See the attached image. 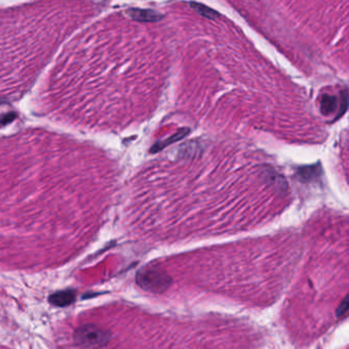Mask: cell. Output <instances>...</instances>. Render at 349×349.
<instances>
[{
  "instance_id": "cell-1",
  "label": "cell",
  "mask_w": 349,
  "mask_h": 349,
  "mask_svg": "<svg viewBox=\"0 0 349 349\" xmlns=\"http://www.w3.org/2000/svg\"><path fill=\"white\" fill-rule=\"evenodd\" d=\"M75 343L83 348L99 349L105 347L111 340L110 332L93 324L77 328L73 335Z\"/></svg>"
},
{
  "instance_id": "cell-2",
  "label": "cell",
  "mask_w": 349,
  "mask_h": 349,
  "mask_svg": "<svg viewBox=\"0 0 349 349\" xmlns=\"http://www.w3.org/2000/svg\"><path fill=\"white\" fill-rule=\"evenodd\" d=\"M136 283L140 288L150 292H163L171 284L170 277L156 266L142 268L136 275Z\"/></svg>"
},
{
  "instance_id": "cell-3",
  "label": "cell",
  "mask_w": 349,
  "mask_h": 349,
  "mask_svg": "<svg viewBox=\"0 0 349 349\" xmlns=\"http://www.w3.org/2000/svg\"><path fill=\"white\" fill-rule=\"evenodd\" d=\"M129 17L137 22H159L164 17L163 14L155 9H141V8H130L128 11Z\"/></svg>"
},
{
  "instance_id": "cell-4",
  "label": "cell",
  "mask_w": 349,
  "mask_h": 349,
  "mask_svg": "<svg viewBox=\"0 0 349 349\" xmlns=\"http://www.w3.org/2000/svg\"><path fill=\"white\" fill-rule=\"evenodd\" d=\"M76 300V292L74 290H62L52 294L49 297L50 303L58 307H67L73 304Z\"/></svg>"
},
{
  "instance_id": "cell-5",
  "label": "cell",
  "mask_w": 349,
  "mask_h": 349,
  "mask_svg": "<svg viewBox=\"0 0 349 349\" xmlns=\"http://www.w3.org/2000/svg\"><path fill=\"white\" fill-rule=\"evenodd\" d=\"M263 174H264V179L268 184L276 187L280 193L287 192L288 189L287 182H286L285 178H283L280 174L275 172L273 169H269L268 167L265 169Z\"/></svg>"
},
{
  "instance_id": "cell-6",
  "label": "cell",
  "mask_w": 349,
  "mask_h": 349,
  "mask_svg": "<svg viewBox=\"0 0 349 349\" xmlns=\"http://www.w3.org/2000/svg\"><path fill=\"white\" fill-rule=\"evenodd\" d=\"M189 128H181L179 129L176 133H174L172 136L168 137L167 139L163 140V141H158L157 144H155L152 149H151V153H158L162 150H164L165 148H167L169 145L174 144V142H176L180 139H183L185 136H187L189 134Z\"/></svg>"
},
{
  "instance_id": "cell-7",
  "label": "cell",
  "mask_w": 349,
  "mask_h": 349,
  "mask_svg": "<svg viewBox=\"0 0 349 349\" xmlns=\"http://www.w3.org/2000/svg\"><path fill=\"white\" fill-rule=\"evenodd\" d=\"M298 176L301 181H312L319 178L322 174V167L320 164H315L311 166H304L298 169Z\"/></svg>"
},
{
  "instance_id": "cell-8",
  "label": "cell",
  "mask_w": 349,
  "mask_h": 349,
  "mask_svg": "<svg viewBox=\"0 0 349 349\" xmlns=\"http://www.w3.org/2000/svg\"><path fill=\"white\" fill-rule=\"evenodd\" d=\"M338 109V101L337 98L331 94H325L322 97L321 100V112L326 115H332L336 112Z\"/></svg>"
},
{
  "instance_id": "cell-9",
  "label": "cell",
  "mask_w": 349,
  "mask_h": 349,
  "mask_svg": "<svg viewBox=\"0 0 349 349\" xmlns=\"http://www.w3.org/2000/svg\"><path fill=\"white\" fill-rule=\"evenodd\" d=\"M189 6L192 7L194 10H196L199 14H201L202 17H204V18L214 20L217 17H219V13L216 10H214L213 8L205 5V4L198 3V2H190Z\"/></svg>"
},
{
  "instance_id": "cell-10",
  "label": "cell",
  "mask_w": 349,
  "mask_h": 349,
  "mask_svg": "<svg viewBox=\"0 0 349 349\" xmlns=\"http://www.w3.org/2000/svg\"><path fill=\"white\" fill-rule=\"evenodd\" d=\"M347 310H348V299L345 298L344 301H343V303L339 306V308L337 310V316L338 317L345 316V314L347 313Z\"/></svg>"
}]
</instances>
